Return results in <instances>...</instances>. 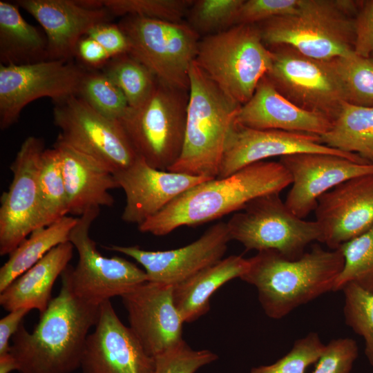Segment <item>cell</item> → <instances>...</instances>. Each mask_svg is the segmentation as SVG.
<instances>
[{"label":"cell","instance_id":"obj_25","mask_svg":"<svg viewBox=\"0 0 373 373\" xmlns=\"http://www.w3.org/2000/svg\"><path fill=\"white\" fill-rule=\"evenodd\" d=\"M73 245L61 243L47 253L32 267L0 292V305L8 312L35 309L42 314L51 300L53 285L73 257Z\"/></svg>","mask_w":373,"mask_h":373},{"label":"cell","instance_id":"obj_9","mask_svg":"<svg viewBox=\"0 0 373 373\" xmlns=\"http://www.w3.org/2000/svg\"><path fill=\"white\" fill-rule=\"evenodd\" d=\"M231 240L247 251L274 250L285 258L296 260L311 242H321L317 222L294 215L279 193L262 195L249 202L227 222Z\"/></svg>","mask_w":373,"mask_h":373},{"label":"cell","instance_id":"obj_15","mask_svg":"<svg viewBox=\"0 0 373 373\" xmlns=\"http://www.w3.org/2000/svg\"><path fill=\"white\" fill-rule=\"evenodd\" d=\"M303 153L336 155L357 162H367L358 155L343 153L323 144L318 135L254 129L235 120L227 137L217 178H225L267 158Z\"/></svg>","mask_w":373,"mask_h":373},{"label":"cell","instance_id":"obj_11","mask_svg":"<svg viewBox=\"0 0 373 373\" xmlns=\"http://www.w3.org/2000/svg\"><path fill=\"white\" fill-rule=\"evenodd\" d=\"M57 139L90 157L113 174L137 159L119 120L100 114L77 95L53 102Z\"/></svg>","mask_w":373,"mask_h":373},{"label":"cell","instance_id":"obj_8","mask_svg":"<svg viewBox=\"0 0 373 373\" xmlns=\"http://www.w3.org/2000/svg\"><path fill=\"white\" fill-rule=\"evenodd\" d=\"M118 26L128 39V53L158 82L189 90V70L201 39L187 23L127 15Z\"/></svg>","mask_w":373,"mask_h":373},{"label":"cell","instance_id":"obj_3","mask_svg":"<svg viewBox=\"0 0 373 373\" xmlns=\"http://www.w3.org/2000/svg\"><path fill=\"white\" fill-rule=\"evenodd\" d=\"M248 259L249 268L240 278L256 288L265 313L273 319L333 291L344 265L339 249L327 251L318 245L296 260L274 250L258 251Z\"/></svg>","mask_w":373,"mask_h":373},{"label":"cell","instance_id":"obj_31","mask_svg":"<svg viewBox=\"0 0 373 373\" xmlns=\"http://www.w3.org/2000/svg\"><path fill=\"white\" fill-rule=\"evenodd\" d=\"M102 68L122 92L129 107L142 104L150 95L157 82L153 73L128 53L111 58Z\"/></svg>","mask_w":373,"mask_h":373},{"label":"cell","instance_id":"obj_29","mask_svg":"<svg viewBox=\"0 0 373 373\" xmlns=\"http://www.w3.org/2000/svg\"><path fill=\"white\" fill-rule=\"evenodd\" d=\"M77 218L66 216L52 224L35 229L14 251L0 269V292L56 246L69 241Z\"/></svg>","mask_w":373,"mask_h":373},{"label":"cell","instance_id":"obj_32","mask_svg":"<svg viewBox=\"0 0 373 373\" xmlns=\"http://www.w3.org/2000/svg\"><path fill=\"white\" fill-rule=\"evenodd\" d=\"M344 265L335 281L333 291L349 283L373 293V225L360 236L339 247Z\"/></svg>","mask_w":373,"mask_h":373},{"label":"cell","instance_id":"obj_34","mask_svg":"<svg viewBox=\"0 0 373 373\" xmlns=\"http://www.w3.org/2000/svg\"><path fill=\"white\" fill-rule=\"evenodd\" d=\"M244 0H193L186 13L187 23L200 36L224 32L236 26Z\"/></svg>","mask_w":373,"mask_h":373},{"label":"cell","instance_id":"obj_14","mask_svg":"<svg viewBox=\"0 0 373 373\" xmlns=\"http://www.w3.org/2000/svg\"><path fill=\"white\" fill-rule=\"evenodd\" d=\"M41 139L28 137L10 165L12 180L1 196L0 255H9L39 228L38 178Z\"/></svg>","mask_w":373,"mask_h":373},{"label":"cell","instance_id":"obj_42","mask_svg":"<svg viewBox=\"0 0 373 373\" xmlns=\"http://www.w3.org/2000/svg\"><path fill=\"white\" fill-rule=\"evenodd\" d=\"M354 52L361 57L373 56V0L362 1L354 19Z\"/></svg>","mask_w":373,"mask_h":373},{"label":"cell","instance_id":"obj_26","mask_svg":"<svg viewBox=\"0 0 373 373\" xmlns=\"http://www.w3.org/2000/svg\"><path fill=\"white\" fill-rule=\"evenodd\" d=\"M249 266L248 258L229 256L174 286V303L184 322L191 323L207 313L213 293L231 280L240 278Z\"/></svg>","mask_w":373,"mask_h":373},{"label":"cell","instance_id":"obj_20","mask_svg":"<svg viewBox=\"0 0 373 373\" xmlns=\"http://www.w3.org/2000/svg\"><path fill=\"white\" fill-rule=\"evenodd\" d=\"M280 158L279 162L292 181L285 203L302 219L314 211L322 195L336 186L350 178L373 173V163L357 162L336 155L303 153Z\"/></svg>","mask_w":373,"mask_h":373},{"label":"cell","instance_id":"obj_5","mask_svg":"<svg viewBox=\"0 0 373 373\" xmlns=\"http://www.w3.org/2000/svg\"><path fill=\"white\" fill-rule=\"evenodd\" d=\"M361 5L347 0H300L293 13L256 25L268 48L285 45L307 57L328 61L354 53L351 15Z\"/></svg>","mask_w":373,"mask_h":373},{"label":"cell","instance_id":"obj_23","mask_svg":"<svg viewBox=\"0 0 373 373\" xmlns=\"http://www.w3.org/2000/svg\"><path fill=\"white\" fill-rule=\"evenodd\" d=\"M236 121L254 129L307 133L319 136L332 126V119L328 117L305 110L283 96L266 75L251 97L240 107Z\"/></svg>","mask_w":373,"mask_h":373},{"label":"cell","instance_id":"obj_17","mask_svg":"<svg viewBox=\"0 0 373 373\" xmlns=\"http://www.w3.org/2000/svg\"><path fill=\"white\" fill-rule=\"evenodd\" d=\"M230 240L227 222H220L194 242L175 249L147 251L137 246L119 245L104 247L135 259L144 267L148 281L174 287L222 259Z\"/></svg>","mask_w":373,"mask_h":373},{"label":"cell","instance_id":"obj_36","mask_svg":"<svg viewBox=\"0 0 373 373\" xmlns=\"http://www.w3.org/2000/svg\"><path fill=\"white\" fill-rule=\"evenodd\" d=\"M343 314L346 325L361 336L365 354L373 367V293L353 283L345 285Z\"/></svg>","mask_w":373,"mask_h":373},{"label":"cell","instance_id":"obj_44","mask_svg":"<svg viewBox=\"0 0 373 373\" xmlns=\"http://www.w3.org/2000/svg\"><path fill=\"white\" fill-rule=\"evenodd\" d=\"M75 57L86 66L97 68H102L111 59L99 43L86 35L78 42Z\"/></svg>","mask_w":373,"mask_h":373},{"label":"cell","instance_id":"obj_18","mask_svg":"<svg viewBox=\"0 0 373 373\" xmlns=\"http://www.w3.org/2000/svg\"><path fill=\"white\" fill-rule=\"evenodd\" d=\"M173 287L146 281L121 296L129 327L155 358L181 343L184 323L175 305Z\"/></svg>","mask_w":373,"mask_h":373},{"label":"cell","instance_id":"obj_43","mask_svg":"<svg viewBox=\"0 0 373 373\" xmlns=\"http://www.w3.org/2000/svg\"><path fill=\"white\" fill-rule=\"evenodd\" d=\"M99 43L111 58L128 53V39L119 26L110 22L99 24L92 28L86 35Z\"/></svg>","mask_w":373,"mask_h":373},{"label":"cell","instance_id":"obj_16","mask_svg":"<svg viewBox=\"0 0 373 373\" xmlns=\"http://www.w3.org/2000/svg\"><path fill=\"white\" fill-rule=\"evenodd\" d=\"M155 359L150 356L130 327L118 318L111 300L99 306L93 332L84 345L82 373H153Z\"/></svg>","mask_w":373,"mask_h":373},{"label":"cell","instance_id":"obj_41","mask_svg":"<svg viewBox=\"0 0 373 373\" xmlns=\"http://www.w3.org/2000/svg\"><path fill=\"white\" fill-rule=\"evenodd\" d=\"M300 0H244L236 24H258L293 13Z\"/></svg>","mask_w":373,"mask_h":373},{"label":"cell","instance_id":"obj_12","mask_svg":"<svg viewBox=\"0 0 373 373\" xmlns=\"http://www.w3.org/2000/svg\"><path fill=\"white\" fill-rule=\"evenodd\" d=\"M273 60L267 77L298 106L332 119L346 102L341 81L332 60L307 57L292 47H269Z\"/></svg>","mask_w":373,"mask_h":373},{"label":"cell","instance_id":"obj_6","mask_svg":"<svg viewBox=\"0 0 373 373\" xmlns=\"http://www.w3.org/2000/svg\"><path fill=\"white\" fill-rule=\"evenodd\" d=\"M270 49L256 24H238L202 37L195 62L233 101L242 106L272 65Z\"/></svg>","mask_w":373,"mask_h":373},{"label":"cell","instance_id":"obj_38","mask_svg":"<svg viewBox=\"0 0 373 373\" xmlns=\"http://www.w3.org/2000/svg\"><path fill=\"white\" fill-rule=\"evenodd\" d=\"M325 348L318 334L310 332L296 341L291 350L276 362L254 367L251 373H305L308 366L318 361Z\"/></svg>","mask_w":373,"mask_h":373},{"label":"cell","instance_id":"obj_27","mask_svg":"<svg viewBox=\"0 0 373 373\" xmlns=\"http://www.w3.org/2000/svg\"><path fill=\"white\" fill-rule=\"evenodd\" d=\"M16 3L0 1V61L24 65L48 60L45 33L28 23Z\"/></svg>","mask_w":373,"mask_h":373},{"label":"cell","instance_id":"obj_13","mask_svg":"<svg viewBox=\"0 0 373 373\" xmlns=\"http://www.w3.org/2000/svg\"><path fill=\"white\" fill-rule=\"evenodd\" d=\"M88 70L73 60H46L24 65L0 64V128L15 124L32 101L53 102L77 95Z\"/></svg>","mask_w":373,"mask_h":373},{"label":"cell","instance_id":"obj_1","mask_svg":"<svg viewBox=\"0 0 373 373\" xmlns=\"http://www.w3.org/2000/svg\"><path fill=\"white\" fill-rule=\"evenodd\" d=\"M59 294L40 314L29 332L22 323L12 338L10 353L19 373H71L80 367L82 353L99 306L87 304L74 293L67 267Z\"/></svg>","mask_w":373,"mask_h":373},{"label":"cell","instance_id":"obj_4","mask_svg":"<svg viewBox=\"0 0 373 373\" xmlns=\"http://www.w3.org/2000/svg\"><path fill=\"white\" fill-rule=\"evenodd\" d=\"M240 106L194 61L189 70V97L183 147L178 160L167 171L217 178L227 137Z\"/></svg>","mask_w":373,"mask_h":373},{"label":"cell","instance_id":"obj_24","mask_svg":"<svg viewBox=\"0 0 373 373\" xmlns=\"http://www.w3.org/2000/svg\"><path fill=\"white\" fill-rule=\"evenodd\" d=\"M70 214L82 216L90 208L111 207L109 191L119 188L114 175L98 162L57 139Z\"/></svg>","mask_w":373,"mask_h":373},{"label":"cell","instance_id":"obj_2","mask_svg":"<svg viewBox=\"0 0 373 373\" xmlns=\"http://www.w3.org/2000/svg\"><path fill=\"white\" fill-rule=\"evenodd\" d=\"M291 182L280 162H255L229 176L210 179L185 191L138 225V229L162 236L180 227L209 222L242 210L262 195L280 193Z\"/></svg>","mask_w":373,"mask_h":373},{"label":"cell","instance_id":"obj_35","mask_svg":"<svg viewBox=\"0 0 373 373\" xmlns=\"http://www.w3.org/2000/svg\"><path fill=\"white\" fill-rule=\"evenodd\" d=\"M77 95L96 111L113 119L119 120L129 107L122 92L102 71L88 70Z\"/></svg>","mask_w":373,"mask_h":373},{"label":"cell","instance_id":"obj_37","mask_svg":"<svg viewBox=\"0 0 373 373\" xmlns=\"http://www.w3.org/2000/svg\"><path fill=\"white\" fill-rule=\"evenodd\" d=\"M114 16H138L180 23L186 17L193 0H102Z\"/></svg>","mask_w":373,"mask_h":373},{"label":"cell","instance_id":"obj_7","mask_svg":"<svg viewBox=\"0 0 373 373\" xmlns=\"http://www.w3.org/2000/svg\"><path fill=\"white\" fill-rule=\"evenodd\" d=\"M189 90L157 80L150 95L128 107L119 119L137 155L151 166L167 171L182 150Z\"/></svg>","mask_w":373,"mask_h":373},{"label":"cell","instance_id":"obj_46","mask_svg":"<svg viewBox=\"0 0 373 373\" xmlns=\"http://www.w3.org/2000/svg\"><path fill=\"white\" fill-rule=\"evenodd\" d=\"M12 371H17V365L12 354L8 353L0 356V373H10Z\"/></svg>","mask_w":373,"mask_h":373},{"label":"cell","instance_id":"obj_10","mask_svg":"<svg viewBox=\"0 0 373 373\" xmlns=\"http://www.w3.org/2000/svg\"><path fill=\"white\" fill-rule=\"evenodd\" d=\"M99 213V208L93 207L77 218L69 241L77 251L78 262L75 267H67L75 294L96 306L148 281L145 271L135 264L118 256L104 257L97 250L89 231Z\"/></svg>","mask_w":373,"mask_h":373},{"label":"cell","instance_id":"obj_22","mask_svg":"<svg viewBox=\"0 0 373 373\" xmlns=\"http://www.w3.org/2000/svg\"><path fill=\"white\" fill-rule=\"evenodd\" d=\"M113 175L126 195L122 219L137 225L160 212L185 191L213 179L159 170L139 157L130 166Z\"/></svg>","mask_w":373,"mask_h":373},{"label":"cell","instance_id":"obj_39","mask_svg":"<svg viewBox=\"0 0 373 373\" xmlns=\"http://www.w3.org/2000/svg\"><path fill=\"white\" fill-rule=\"evenodd\" d=\"M218 356L207 350H194L183 341L178 345L155 358L153 373H195Z\"/></svg>","mask_w":373,"mask_h":373},{"label":"cell","instance_id":"obj_21","mask_svg":"<svg viewBox=\"0 0 373 373\" xmlns=\"http://www.w3.org/2000/svg\"><path fill=\"white\" fill-rule=\"evenodd\" d=\"M321 242L338 249L373 225V173L350 178L322 195L314 209Z\"/></svg>","mask_w":373,"mask_h":373},{"label":"cell","instance_id":"obj_28","mask_svg":"<svg viewBox=\"0 0 373 373\" xmlns=\"http://www.w3.org/2000/svg\"><path fill=\"white\" fill-rule=\"evenodd\" d=\"M320 137L321 142L330 148L373 163V106L345 102L330 128Z\"/></svg>","mask_w":373,"mask_h":373},{"label":"cell","instance_id":"obj_45","mask_svg":"<svg viewBox=\"0 0 373 373\" xmlns=\"http://www.w3.org/2000/svg\"><path fill=\"white\" fill-rule=\"evenodd\" d=\"M30 310L17 309L11 312L0 320V356L10 352V339L17 332L23 323L24 316Z\"/></svg>","mask_w":373,"mask_h":373},{"label":"cell","instance_id":"obj_33","mask_svg":"<svg viewBox=\"0 0 373 373\" xmlns=\"http://www.w3.org/2000/svg\"><path fill=\"white\" fill-rule=\"evenodd\" d=\"M332 62L343 84L346 102L373 106V59L354 52Z\"/></svg>","mask_w":373,"mask_h":373},{"label":"cell","instance_id":"obj_30","mask_svg":"<svg viewBox=\"0 0 373 373\" xmlns=\"http://www.w3.org/2000/svg\"><path fill=\"white\" fill-rule=\"evenodd\" d=\"M38 193L39 228L48 226L69 213L60 159L55 147L42 153Z\"/></svg>","mask_w":373,"mask_h":373},{"label":"cell","instance_id":"obj_40","mask_svg":"<svg viewBox=\"0 0 373 373\" xmlns=\"http://www.w3.org/2000/svg\"><path fill=\"white\" fill-rule=\"evenodd\" d=\"M358 354V345L354 339L332 340L325 345L312 373H350Z\"/></svg>","mask_w":373,"mask_h":373},{"label":"cell","instance_id":"obj_19","mask_svg":"<svg viewBox=\"0 0 373 373\" xmlns=\"http://www.w3.org/2000/svg\"><path fill=\"white\" fill-rule=\"evenodd\" d=\"M41 26L48 60H73L79 40L113 15L102 0H18L15 1Z\"/></svg>","mask_w":373,"mask_h":373}]
</instances>
